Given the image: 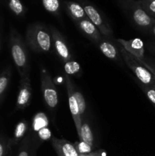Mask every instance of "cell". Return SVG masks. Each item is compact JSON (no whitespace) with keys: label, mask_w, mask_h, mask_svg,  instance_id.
Returning a JSON list of instances; mask_svg holds the SVG:
<instances>
[{"label":"cell","mask_w":155,"mask_h":156,"mask_svg":"<svg viewBox=\"0 0 155 156\" xmlns=\"http://www.w3.org/2000/svg\"><path fill=\"white\" fill-rule=\"evenodd\" d=\"M82 7L84 8L87 17L98 28L102 36L107 39L112 38L113 35L112 29L109 27V24L105 21L99 11L91 4H88L84 2H82Z\"/></svg>","instance_id":"obj_6"},{"label":"cell","mask_w":155,"mask_h":156,"mask_svg":"<svg viewBox=\"0 0 155 156\" xmlns=\"http://www.w3.org/2000/svg\"><path fill=\"white\" fill-rule=\"evenodd\" d=\"M40 82L44 102L50 110L53 111L59 104V94L57 88L46 70L42 69L40 71Z\"/></svg>","instance_id":"obj_5"},{"label":"cell","mask_w":155,"mask_h":156,"mask_svg":"<svg viewBox=\"0 0 155 156\" xmlns=\"http://www.w3.org/2000/svg\"><path fill=\"white\" fill-rule=\"evenodd\" d=\"M148 33L150 34L151 35H153V36L155 37V24H153L151 27H150V30H149Z\"/></svg>","instance_id":"obj_30"},{"label":"cell","mask_w":155,"mask_h":156,"mask_svg":"<svg viewBox=\"0 0 155 156\" xmlns=\"http://www.w3.org/2000/svg\"><path fill=\"white\" fill-rule=\"evenodd\" d=\"M140 86H141L143 92L145 94V95L147 96L148 100L151 102V104L155 108V88L147 86V85H142V84H141Z\"/></svg>","instance_id":"obj_27"},{"label":"cell","mask_w":155,"mask_h":156,"mask_svg":"<svg viewBox=\"0 0 155 156\" xmlns=\"http://www.w3.org/2000/svg\"><path fill=\"white\" fill-rule=\"evenodd\" d=\"M6 147L3 142L0 141V156H5Z\"/></svg>","instance_id":"obj_28"},{"label":"cell","mask_w":155,"mask_h":156,"mask_svg":"<svg viewBox=\"0 0 155 156\" xmlns=\"http://www.w3.org/2000/svg\"><path fill=\"white\" fill-rule=\"evenodd\" d=\"M26 44L30 50L36 53H46L52 48V35L50 30L41 24H33L26 31Z\"/></svg>","instance_id":"obj_1"},{"label":"cell","mask_w":155,"mask_h":156,"mask_svg":"<svg viewBox=\"0 0 155 156\" xmlns=\"http://www.w3.org/2000/svg\"><path fill=\"white\" fill-rule=\"evenodd\" d=\"M138 2L146 12L155 19V0H139Z\"/></svg>","instance_id":"obj_21"},{"label":"cell","mask_w":155,"mask_h":156,"mask_svg":"<svg viewBox=\"0 0 155 156\" xmlns=\"http://www.w3.org/2000/svg\"><path fill=\"white\" fill-rule=\"evenodd\" d=\"M65 5H66L67 10L70 16L76 23L87 18L84 8L79 3L72 1H68L65 2Z\"/></svg>","instance_id":"obj_14"},{"label":"cell","mask_w":155,"mask_h":156,"mask_svg":"<svg viewBox=\"0 0 155 156\" xmlns=\"http://www.w3.org/2000/svg\"><path fill=\"white\" fill-rule=\"evenodd\" d=\"M90 155H91V156H102V155H99L98 153H91Z\"/></svg>","instance_id":"obj_32"},{"label":"cell","mask_w":155,"mask_h":156,"mask_svg":"<svg viewBox=\"0 0 155 156\" xmlns=\"http://www.w3.org/2000/svg\"><path fill=\"white\" fill-rule=\"evenodd\" d=\"M74 146L79 155H89L92 152L93 146H90L89 144L81 140L76 142Z\"/></svg>","instance_id":"obj_23"},{"label":"cell","mask_w":155,"mask_h":156,"mask_svg":"<svg viewBox=\"0 0 155 156\" xmlns=\"http://www.w3.org/2000/svg\"><path fill=\"white\" fill-rule=\"evenodd\" d=\"M43 5L47 12L58 15L60 9V2L59 0H42Z\"/></svg>","instance_id":"obj_19"},{"label":"cell","mask_w":155,"mask_h":156,"mask_svg":"<svg viewBox=\"0 0 155 156\" xmlns=\"http://www.w3.org/2000/svg\"><path fill=\"white\" fill-rule=\"evenodd\" d=\"M30 156H36V152H35V146H33V149H32L31 155H30Z\"/></svg>","instance_id":"obj_31"},{"label":"cell","mask_w":155,"mask_h":156,"mask_svg":"<svg viewBox=\"0 0 155 156\" xmlns=\"http://www.w3.org/2000/svg\"><path fill=\"white\" fill-rule=\"evenodd\" d=\"M51 142L58 156H80L74 144H71L67 140L53 137Z\"/></svg>","instance_id":"obj_11"},{"label":"cell","mask_w":155,"mask_h":156,"mask_svg":"<svg viewBox=\"0 0 155 156\" xmlns=\"http://www.w3.org/2000/svg\"><path fill=\"white\" fill-rule=\"evenodd\" d=\"M9 6L16 15H21L24 13V7L20 0H9Z\"/></svg>","instance_id":"obj_24"},{"label":"cell","mask_w":155,"mask_h":156,"mask_svg":"<svg viewBox=\"0 0 155 156\" xmlns=\"http://www.w3.org/2000/svg\"><path fill=\"white\" fill-rule=\"evenodd\" d=\"M65 87L67 89V93H68V105H69L70 111L72 115V118L74 120V125H75L76 130H77L78 136L80 135L81 126V117L79 112L78 106L77 101H76L75 97L74 95V86L72 85L71 79H70L68 75L65 74Z\"/></svg>","instance_id":"obj_9"},{"label":"cell","mask_w":155,"mask_h":156,"mask_svg":"<svg viewBox=\"0 0 155 156\" xmlns=\"http://www.w3.org/2000/svg\"><path fill=\"white\" fill-rule=\"evenodd\" d=\"M117 42L124 48L128 53L135 56L140 61H145L144 58V43L139 38H135L132 40L117 39Z\"/></svg>","instance_id":"obj_10"},{"label":"cell","mask_w":155,"mask_h":156,"mask_svg":"<svg viewBox=\"0 0 155 156\" xmlns=\"http://www.w3.org/2000/svg\"><path fill=\"white\" fill-rule=\"evenodd\" d=\"M80 156H91V155H80Z\"/></svg>","instance_id":"obj_34"},{"label":"cell","mask_w":155,"mask_h":156,"mask_svg":"<svg viewBox=\"0 0 155 156\" xmlns=\"http://www.w3.org/2000/svg\"><path fill=\"white\" fill-rule=\"evenodd\" d=\"M27 129H28V123L25 120H22L18 122L14 131L13 140L15 143H18L20 140L24 138L25 134L27 133Z\"/></svg>","instance_id":"obj_17"},{"label":"cell","mask_w":155,"mask_h":156,"mask_svg":"<svg viewBox=\"0 0 155 156\" xmlns=\"http://www.w3.org/2000/svg\"><path fill=\"white\" fill-rule=\"evenodd\" d=\"M10 70L8 69L0 76V97L5 91L9 85V81H10Z\"/></svg>","instance_id":"obj_25"},{"label":"cell","mask_w":155,"mask_h":156,"mask_svg":"<svg viewBox=\"0 0 155 156\" xmlns=\"http://www.w3.org/2000/svg\"><path fill=\"white\" fill-rule=\"evenodd\" d=\"M120 54L127 66L133 72L141 84L155 88V77L138 59L128 53L124 48L120 49Z\"/></svg>","instance_id":"obj_3"},{"label":"cell","mask_w":155,"mask_h":156,"mask_svg":"<svg viewBox=\"0 0 155 156\" xmlns=\"http://www.w3.org/2000/svg\"><path fill=\"white\" fill-rule=\"evenodd\" d=\"M77 24L79 28L81 30V31L93 42L98 44L100 40L103 38V36H102L100 30L90 21L88 17L86 18L81 20L80 21L77 22Z\"/></svg>","instance_id":"obj_12"},{"label":"cell","mask_w":155,"mask_h":156,"mask_svg":"<svg viewBox=\"0 0 155 156\" xmlns=\"http://www.w3.org/2000/svg\"><path fill=\"white\" fill-rule=\"evenodd\" d=\"M99 48L105 56L112 60H119V53L116 47L107 38L103 37L98 43Z\"/></svg>","instance_id":"obj_13"},{"label":"cell","mask_w":155,"mask_h":156,"mask_svg":"<svg viewBox=\"0 0 155 156\" xmlns=\"http://www.w3.org/2000/svg\"><path fill=\"white\" fill-rule=\"evenodd\" d=\"M49 125L48 119L43 113H38L33 117L32 122V129L34 133H37L43 128L47 127Z\"/></svg>","instance_id":"obj_16"},{"label":"cell","mask_w":155,"mask_h":156,"mask_svg":"<svg viewBox=\"0 0 155 156\" xmlns=\"http://www.w3.org/2000/svg\"><path fill=\"white\" fill-rule=\"evenodd\" d=\"M64 69H65V74L68 75V76L77 75L80 72L81 67L78 62L71 59V60L64 63Z\"/></svg>","instance_id":"obj_20"},{"label":"cell","mask_w":155,"mask_h":156,"mask_svg":"<svg viewBox=\"0 0 155 156\" xmlns=\"http://www.w3.org/2000/svg\"><path fill=\"white\" fill-rule=\"evenodd\" d=\"M147 64H148V67H147V69H148L149 71H150V73H151L155 77V66H152V65H150V64H149V63H147Z\"/></svg>","instance_id":"obj_29"},{"label":"cell","mask_w":155,"mask_h":156,"mask_svg":"<svg viewBox=\"0 0 155 156\" xmlns=\"http://www.w3.org/2000/svg\"><path fill=\"white\" fill-rule=\"evenodd\" d=\"M125 7L134 24L140 30L149 32L150 27L155 24V19L146 12L139 2L129 0L125 2Z\"/></svg>","instance_id":"obj_4"},{"label":"cell","mask_w":155,"mask_h":156,"mask_svg":"<svg viewBox=\"0 0 155 156\" xmlns=\"http://www.w3.org/2000/svg\"><path fill=\"white\" fill-rule=\"evenodd\" d=\"M32 96V88L30 74L21 78L19 91L16 100V108L18 110H24L30 105Z\"/></svg>","instance_id":"obj_8"},{"label":"cell","mask_w":155,"mask_h":156,"mask_svg":"<svg viewBox=\"0 0 155 156\" xmlns=\"http://www.w3.org/2000/svg\"><path fill=\"white\" fill-rule=\"evenodd\" d=\"M33 146H34V145H33V143H32L31 137L30 136H26V138L24 140V142L21 144V147H20L18 156H30Z\"/></svg>","instance_id":"obj_18"},{"label":"cell","mask_w":155,"mask_h":156,"mask_svg":"<svg viewBox=\"0 0 155 156\" xmlns=\"http://www.w3.org/2000/svg\"><path fill=\"white\" fill-rule=\"evenodd\" d=\"M34 134H36L35 140H38L39 143H42V142L46 141V140L52 139L51 131L49 129L48 126L43 128V129H41L40 130H39L37 133Z\"/></svg>","instance_id":"obj_26"},{"label":"cell","mask_w":155,"mask_h":156,"mask_svg":"<svg viewBox=\"0 0 155 156\" xmlns=\"http://www.w3.org/2000/svg\"><path fill=\"white\" fill-rule=\"evenodd\" d=\"M10 48L12 59L18 69L20 77L30 74V60L27 47L21 35L15 30L11 32Z\"/></svg>","instance_id":"obj_2"},{"label":"cell","mask_w":155,"mask_h":156,"mask_svg":"<svg viewBox=\"0 0 155 156\" xmlns=\"http://www.w3.org/2000/svg\"><path fill=\"white\" fill-rule=\"evenodd\" d=\"M73 93H74V97H75L76 101H77L79 112H80V115L81 117H82V116L84 114L85 111H86V102H85L83 94H82L78 90H75L74 88Z\"/></svg>","instance_id":"obj_22"},{"label":"cell","mask_w":155,"mask_h":156,"mask_svg":"<svg viewBox=\"0 0 155 156\" xmlns=\"http://www.w3.org/2000/svg\"><path fill=\"white\" fill-rule=\"evenodd\" d=\"M50 32H51L53 47L58 57L63 63L71 60L72 55L62 34L53 27H51Z\"/></svg>","instance_id":"obj_7"},{"label":"cell","mask_w":155,"mask_h":156,"mask_svg":"<svg viewBox=\"0 0 155 156\" xmlns=\"http://www.w3.org/2000/svg\"><path fill=\"white\" fill-rule=\"evenodd\" d=\"M152 50H153V53H155V46H153V47H152Z\"/></svg>","instance_id":"obj_33"},{"label":"cell","mask_w":155,"mask_h":156,"mask_svg":"<svg viewBox=\"0 0 155 156\" xmlns=\"http://www.w3.org/2000/svg\"><path fill=\"white\" fill-rule=\"evenodd\" d=\"M79 140L81 141L85 142L89 144L90 146H94V135H93L92 130L91 126L87 122H84L81 119V126L80 135L78 136Z\"/></svg>","instance_id":"obj_15"}]
</instances>
